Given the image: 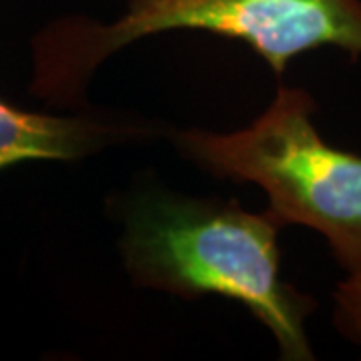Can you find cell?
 Returning <instances> with one entry per match:
<instances>
[{
	"instance_id": "3",
	"label": "cell",
	"mask_w": 361,
	"mask_h": 361,
	"mask_svg": "<svg viewBox=\"0 0 361 361\" xmlns=\"http://www.w3.org/2000/svg\"><path fill=\"white\" fill-rule=\"evenodd\" d=\"M315 113L307 90L279 85L245 129H177L169 137L211 177L255 183L275 219L319 233L343 271H351L361 265V155L325 141Z\"/></svg>"
},
{
	"instance_id": "5",
	"label": "cell",
	"mask_w": 361,
	"mask_h": 361,
	"mask_svg": "<svg viewBox=\"0 0 361 361\" xmlns=\"http://www.w3.org/2000/svg\"><path fill=\"white\" fill-rule=\"evenodd\" d=\"M334 323L337 331L361 348V265L345 271L334 289Z\"/></svg>"
},
{
	"instance_id": "4",
	"label": "cell",
	"mask_w": 361,
	"mask_h": 361,
	"mask_svg": "<svg viewBox=\"0 0 361 361\" xmlns=\"http://www.w3.org/2000/svg\"><path fill=\"white\" fill-rule=\"evenodd\" d=\"M147 123L116 116L47 115L14 106L0 97V171L30 161L73 163L104 147L151 137Z\"/></svg>"
},
{
	"instance_id": "2",
	"label": "cell",
	"mask_w": 361,
	"mask_h": 361,
	"mask_svg": "<svg viewBox=\"0 0 361 361\" xmlns=\"http://www.w3.org/2000/svg\"><path fill=\"white\" fill-rule=\"evenodd\" d=\"M171 30L245 42L281 77L291 59L334 47L361 59V0H129L115 23L52 20L30 40V92L42 103L82 106L94 71L127 44Z\"/></svg>"
},
{
	"instance_id": "1",
	"label": "cell",
	"mask_w": 361,
	"mask_h": 361,
	"mask_svg": "<svg viewBox=\"0 0 361 361\" xmlns=\"http://www.w3.org/2000/svg\"><path fill=\"white\" fill-rule=\"evenodd\" d=\"M111 211L123 223L118 249L133 283L185 299L239 301L269 329L281 360H315L305 322L317 303L283 281V225L269 211L153 185L115 195Z\"/></svg>"
}]
</instances>
